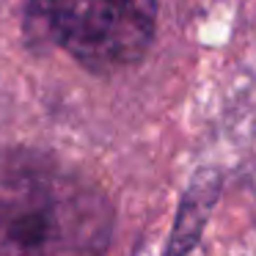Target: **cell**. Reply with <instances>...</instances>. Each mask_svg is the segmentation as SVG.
Segmentation results:
<instances>
[{"mask_svg":"<svg viewBox=\"0 0 256 256\" xmlns=\"http://www.w3.org/2000/svg\"><path fill=\"white\" fill-rule=\"evenodd\" d=\"M113 232V201L91 176L44 149H0V256H108Z\"/></svg>","mask_w":256,"mask_h":256,"instance_id":"1","label":"cell"},{"mask_svg":"<svg viewBox=\"0 0 256 256\" xmlns=\"http://www.w3.org/2000/svg\"><path fill=\"white\" fill-rule=\"evenodd\" d=\"M25 39L56 47L94 74L144 61L157 34V0H25Z\"/></svg>","mask_w":256,"mask_h":256,"instance_id":"2","label":"cell"},{"mask_svg":"<svg viewBox=\"0 0 256 256\" xmlns=\"http://www.w3.org/2000/svg\"><path fill=\"white\" fill-rule=\"evenodd\" d=\"M220 174L212 168H201L190 176L188 188H184L182 198L176 206V218H174L171 237L166 242V254L162 256H190L193 248L198 245L204 226L210 220L212 210L220 196Z\"/></svg>","mask_w":256,"mask_h":256,"instance_id":"3","label":"cell"}]
</instances>
